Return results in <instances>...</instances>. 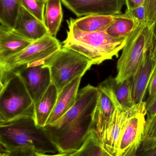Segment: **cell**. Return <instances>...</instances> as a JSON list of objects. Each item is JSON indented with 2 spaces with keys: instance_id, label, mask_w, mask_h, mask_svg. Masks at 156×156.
<instances>
[{
  "instance_id": "cell-15",
  "label": "cell",
  "mask_w": 156,
  "mask_h": 156,
  "mask_svg": "<svg viewBox=\"0 0 156 156\" xmlns=\"http://www.w3.org/2000/svg\"><path fill=\"white\" fill-rule=\"evenodd\" d=\"M82 78V76L75 78L58 93L56 105L46 125L51 124L57 121L74 105L77 99Z\"/></svg>"
},
{
  "instance_id": "cell-1",
  "label": "cell",
  "mask_w": 156,
  "mask_h": 156,
  "mask_svg": "<svg viewBox=\"0 0 156 156\" xmlns=\"http://www.w3.org/2000/svg\"><path fill=\"white\" fill-rule=\"evenodd\" d=\"M0 143L6 151L29 149L38 154L59 153L45 128L29 117L0 123Z\"/></svg>"
},
{
  "instance_id": "cell-3",
  "label": "cell",
  "mask_w": 156,
  "mask_h": 156,
  "mask_svg": "<svg viewBox=\"0 0 156 156\" xmlns=\"http://www.w3.org/2000/svg\"><path fill=\"white\" fill-rule=\"evenodd\" d=\"M156 21L141 23L127 37L117 64L116 82L132 78L149 53L156 31Z\"/></svg>"
},
{
  "instance_id": "cell-23",
  "label": "cell",
  "mask_w": 156,
  "mask_h": 156,
  "mask_svg": "<svg viewBox=\"0 0 156 156\" xmlns=\"http://www.w3.org/2000/svg\"><path fill=\"white\" fill-rule=\"evenodd\" d=\"M156 145V114L147 118L143 141L137 153L144 152Z\"/></svg>"
},
{
  "instance_id": "cell-4",
  "label": "cell",
  "mask_w": 156,
  "mask_h": 156,
  "mask_svg": "<svg viewBox=\"0 0 156 156\" xmlns=\"http://www.w3.org/2000/svg\"><path fill=\"white\" fill-rule=\"evenodd\" d=\"M0 123L34 117V103L18 74L0 79Z\"/></svg>"
},
{
  "instance_id": "cell-2",
  "label": "cell",
  "mask_w": 156,
  "mask_h": 156,
  "mask_svg": "<svg viewBox=\"0 0 156 156\" xmlns=\"http://www.w3.org/2000/svg\"><path fill=\"white\" fill-rule=\"evenodd\" d=\"M67 37L63 47L72 49L89 58L93 65L118 57L127 38H117L109 35L106 30L94 33L82 32L68 24Z\"/></svg>"
},
{
  "instance_id": "cell-16",
  "label": "cell",
  "mask_w": 156,
  "mask_h": 156,
  "mask_svg": "<svg viewBox=\"0 0 156 156\" xmlns=\"http://www.w3.org/2000/svg\"><path fill=\"white\" fill-rule=\"evenodd\" d=\"M156 63L150 58L148 53L141 66L132 77L133 98L135 105L143 101Z\"/></svg>"
},
{
  "instance_id": "cell-6",
  "label": "cell",
  "mask_w": 156,
  "mask_h": 156,
  "mask_svg": "<svg viewBox=\"0 0 156 156\" xmlns=\"http://www.w3.org/2000/svg\"><path fill=\"white\" fill-rule=\"evenodd\" d=\"M61 48L56 37L47 34L33 41L21 52L0 62V78L11 74L22 66L47 59Z\"/></svg>"
},
{
  "instance_id": "cell-13",
  "label": "cell",
  "mask_w": 156,
  "mask_h": 156,
  "mask_svg": "<svg viewBox=\"0 0 156 156\" xmlns=\"http://www.w3.org/2000/svg\"><path fill=\"white\" fill-rule=\"evenodd\" d=\"M13 29L33 41L38 40L49 34L45 23L23 6H21L19 10Z\"/></svg>"
},
{
  "instance_id": "cell-9",
  "label": "cell",
  "mask_w": 156,
  "mask_h": 156,
  "mask_svg": "<svg viewBox=\"0 0 156 156\" xmlns=\"http://www.w3.org/2000/svg\"><path fill=\"white\" fill-rule=\"evenodd\" d=\"M76 16L116 15L122 13L125 0H61Z\"/></svg>"
},
{
  "instance_id": "cell-30",
  "label": "cell",
  "mask_w": 156,
  "mask_h": 156,
  "mask_svg": "<svg viewBox=\"0 0 156 156\" xmlns=\"http://www.w3.org/2000/svg\"><path fill=\"white\" fill-rule=\"evenodd\" d=\"M144 0H125L126 10H131L144 3Z\"/></svg>"
},
{
  "instance_id": "cell-12",
  "label": "cell",
  "mask_w": 156,
  "mask_h": 156,
  "mask_svg": "<svg viewBox=\"0 0 156 156\" xmlns=\"http://www.w3.org/2000/svg\"><path fill=\"white\" fill-rule=\"evenodd\" d=\"M33 41L13 28L0 26V62L21 52Z\"/></svg>"
},
{
  "instance_id": "cell-33",
  "label": "cell",
  "mask_w": 156,
  "mask_h": 156,
  "mask_svg": "<svg viewBox=\"0 0 156 156\" xmlns=\"http://www.w3.org/2000/svg\"><path fill=\"white\" fill-rule=\"evenodd\" d=\"M67 154H61V153H58L54 154H38L35 153L34 156H66Z\"/></svg>"
},
{
  "instance_id": "cell-22",
  "label": "cell",
  "mask_w": 156,
  "mask_h": 156,
  "mask_svg": "<svg viewBox=\"0 0 156 156\" xmlns=\"http://www.w3.org/2000/svg\"><path fill=\"white\" fill-rule=\"evenodd\" d=\"M21 6V0H0L1 24L13 28Z\"/></svg>"
},
{
  "instance_id": "cell-19",
  "label": "cell",
  "mask_w": 156,
  "mask_h": 156,
  "mask_svg": "<svg viewBox=\"0 0 156 156\" xmlns=\"http://www.w3.org/2000/svg\"><path fill=\"white\" fill-rule=\"evenodd\" d=\"M140 23L125 10L124 13L116 15L115 19L106 29V32L115 38H127Z\"/></svg>"
},
{
  "instance_id": "cell-28",
  "label": "cell",
  "mask_w": 156,
  "mask_h": 156,
  "mask_svg": "<svg viewBox=\"0 0 156 156\" xmlns=\"http://www.w3.org/2000/svg\"><path fill=\"white\" fill-rule=\"evenodd\" d=\"M149 97L153 96L156 93V63L151 75L148 87Z\"/></svg>"
},
{
  "instance_id": "cell-35",
  "label": "cell",
  "mask_w": 156,
  "mask_h": 156,
  "mask_svg": "<svg viewBox=\"0 0 156 156\" xmlns=\"http://www.w3.org/2000/svg\"><path fill=\"white\" fill-rule=\"evenodd\" d=\"M43 1H44V2H47L48 1H49V0H43Z\"/></svg>"
},
{
  "instance_id": "cell-29",
  "label": "cell",
  "mask_w": 156,
  "mask_h": 156,
  "mask_svg": "<svg viewBox=\"0 0 156 156\" xmlns=\"http://www.w3.org/2000/svg\"><path fill=\"white\" fill-rule=\"evenodd\" d=\"M7 152L9 156H34L36 153L29 149H19Z\"/></svg>"
},
{
  "instance_id": "cell-11",
  "label": "cell",
  "mask_w": 156,
  "mask_h": 156,
  "mask_svg": "<svg viewBox=\"0 0 156 156\" xmlns=\"http://www.w3.org/2000/svg\"><path fill=\"white\" fill-rule=\"evenodd\" d=\"M97 87L99 94L92 113V129L101 140L111 122L116 107L109 94L100 86Z\"/></svg>"
},
{
  "instance_id": "cell-34",
  "label": "cell",
  "mask_w": 156,
  "mask_h": 156,
  "mask_svg": "<svg viewBox=\"0 0 156 156\" xmlns=\"http://www.w3.org/2000/svg\"><path fill=\"white\" fill-rule=\"evenodd\" d=\"M0 156H9L8 153L7 151H5L4 149L1 147V153H0Z\"/></svg>"
},
{
  "instance_id": "cell-14",
  "label": "cell",
  "mask_w": 156,
  "mask_h": 156,
  "mask_svg": "<svg viewBox=\"0 0 156 156\" xmlns=\"http://www.w3.org/2000/svg\"><path fill=\"white\" fill-rule=\"evenodd\" d=\"M106 90L114 100L116 109L127 111L135 106L132 94V79L116 82L115 78L110 76L104 80Z\"/></svg>"
},
{
  "instance_id": "cell-7",
  "label": "cell",
  "mask_w": 156,
  "mask_h": 156,
  "mask_svg": "<svg viewBox=\"0 0 156 156\" xmlns=\"http://www.w3.org/2000/svg\"><path fill=\"white\" fill-rule=\"evenodd\" d=\"M146 115V102L134 106L120 139L118 156H136L143 141Z\"/></svg>"
},
{
  "instance_id": "cell-32",
  "label": "cell",
  "mask_w": 156,
  "mask_h": 156,
  "mask_svg": "<svg viewBox=\"0 0 156 156\" xmlns=\"http://www.w3.org/2000/svg\"><path fill=\"white\" fill-rule=\"evenodd\" d=\"M136 156H156V145L146 151L137 153Z\"/></svg>"
},
{
  "instance_id": "cell-18",
  "label": "cell",
  "mask_w": 156,
  "mask_h": 156,
  "mask_svg": "<svg viewBox=\"0 0 156 156\" xmlns=\"http://www.w3.org/2000/svg\"><path fill=\"white\" fill-rule=\"evenodd\" d=\"M116 16L90 15L75 19L71 18L67 22L69 24L82 32L94 33L106 30Z\"/></svg>"
},
{
  "instance_id": "cell-8",
  "label": "cell",
  "mask_w": 156,
  "mask_h": 156,
  "mask_svg": "<svg viewBox=\"0 0 156 156\" xmlns=\"http://www.w3.org/2000/svg\"><path fill=\"white\" fill-rule=\"evenodd\" d=\"M46 59L22 66L12 73L19 75L34 103L42 97L52 83Z\"/></svg>"
},
{
  "instance_id": "cell-20",
  "label": "cell",
  "mask_w": 156,
  "mask_h": 156,
  "mask_svg": "<svg viewBox=\"0 0 156 156\" xmlns=\"http://www.w3.org/2000/svg\"><path fill=\"white\" fill-rule=\"evenodd\" d=\"M61 0H49L46 3L44 23L48 33L56 37L63 19Z\"/></svg>"
},
{
  "instance_id": "cell-5",
  "label": "cell",
  "mask_w": 156,
  "mask_h": 156,
  "mask_svg": "<svg viewBox=\"0 0 156 156\" xmlns=\"http://www.w3.org/2000/svg\"><path fill=\"white\" fill-rule=\"evenodd\" d=\"M45 65L59 93L75 78L83 76L93 64L83 55L62 47L46 59Z\"/></svg>"
},
{
  "instance_id": "cell-24",
  "label": "cell",
  "mask_w": 156,
  "mask_h": 156,
  "mask_svg": "<svg viewBox=\"0 0 156 156\" xmlns=\"http://www.w3.org/2000/svg\"><path fill=\"white\" fill-rule=\"evenodd\" d=\"M46 3L43 0H21L22 6L43 23Z\"/></svg>"
},
{
  "instance_id": "cell-25",
  "label": "cell",
  "mask_w": 156,
  "mask_h": 156,
  "mask_svg": "<svg viewBox=\"0 0 156 156\" xmlns=\"http://www.w3.org/2000/svg\"><path fill=\"white\" fill-rule=\"evenodd\" d=\"M145 22L152 23L156 21V0H144Z\"/></svg>"
},
{
  "instance_id": "cell-17",
  "label": "cell",
  "mask_w": 156,
  "mask_h": 156,
  "mask_svg": "<svg viewBox=\"0 0 156 156\" xmlns=\"http://www.w3.org/2000/svg\"><path fill=\"white\" fill-rule=\"evenodd\" d=\"M58 90L51 83L42 97L34 103V117L36 123L44 127L46 126L49 116L55 107Z\"/></svg>"
},
{
  "instance_id": "cell-36",
  "label": "cell",
  "mask_w": 156,
  "mask_h": 156,
  "mask_svg": "<svg viewBox=\"0 0 156 156\" xmlns=\"http://www.w3.org/2000/svg\"><path fill=\"white\" fill-rule=\"evenodd\" d=\"M66 156H71V154H67Z\"/></svg>"
},
{
  "instance_id": "cell-27",
  "label": "cell",
  "mask_w": 156,
  "mask_h": 156,
  "mask_svg": "<svg viewBox=\"0 0 156 156\" xmlns=\"http://www.w3.org/2000/svg\"><path fill=\"white\" fill-rule=\"evenodd\" d=\"M147 118H150L156 114V93L153 96L149 97L146 102Z\"/></svg>"
},
{
  "instance_id": "cell-10",
  "label": "cell",
  "mask_w": 156,
  "mask_h": 156,
  "mask_svg": "<svg viewBox=\"0 0 156 156\" xmlns=\"http://www.w3.org/2000/svg\"><path fill=\"white\" fill-rule=\"evenodd\" d=\"M134 106L127 111L116 109L108 127L101 139L103 148L113 156H118L120 139Z\"/></svg>"
},
{
  "instance_id": "cell-31",
  "label": "cell",
  "mask_w": 156,
  "mask_h": 156,
  "mask_svg": "<svg viewBox=\"0 0 156 156\" xmlns=\"http://www.w3.org/2000/svg\"><path fill=\"white\" fill-rule=\"evenodd\" d=\"M149 56L150 58L156 62V32H155L153 38V43L149 50Z\"/></svg>"
},
{
  "instance_id": "cell-26",
  "label": "cell",
  "mask_w": 156,
  "mask_h": 156,
  "mask_svg": "<svg viewBox=\"0 0 156 156\" xmlns=\"http://www.w3.org/2000/svg\"><path fill=\"white\" fill-rule=\"evenodd\" d=\"M126 11L140 23H143L146 22L145 11L144 3L132 10H126Z\"/></svg>"
},
{
  "instance_id": "cell-21",
  "label": "cell",
  "mask_w": 156,
  "mask_h": 156,
  "mask_svg": "<svg viewBox=\"0 0 156 156\" xmlns=\"http://www.w3.org/2000/svg\"><path fill=\"white\" fill-rule=\"evenodd\" d=\"M71 156H113L105 150L101 141L93 129L82 147Z\"/></svg>"
}]
</instances>
